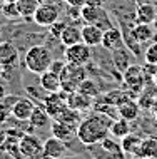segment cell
<instances>
[{"instance_id":"39","label":"cell","mask_w":157,"mask_h":159,"mask_svg":"<svg viewBox=\"0 0 157 159\" xmlns=\"http://www.w3.org/2000/svg\"><path fill=\"white\" fill-rule=\"evenodd\" d=\"M2 3H5V2H17V0H0Z\"/></svg>"},{"instance_id":"34","label":"cell","mask_w":157,"mask_h":159,"mask_svg":"<svg viewBox=\"0 0 157 159\" xmlns=\"http://www.w3.org/2000/svg\"><path fill=\"white\" fill-rule=\"evenodd\" d=\"M7 137H8V132L2 127V124H0V146L7 143Z\"/></svg>"},{"instance_id":"22","label":"cell","mask_w":157,"mask_h":159,"mask_svg":"<svg viewBox=\"0 0 157 159\" xmlns=\"http://www.w3.org/2000/svg\"><path fill=\"white\" fill-rule=\"evenodd\" d=\"M50 119L52 117H50V114L45 111L44 106H35V109H33L28 122H30V126L35 127V129H44L50 124Z\"/></svg>"},{"instance_id":"36","label":"cell","mask_w":157,"mask_h":159,"mask_svg":"<svg viewBox=\"0 0 157 159\" xmlns=\"http://www.w3.org/2000/svg\"><path fill=\"white\" fill-rule=\"evenodd\" d=\"M152 111H154V116H155V119H157V101L154 102V106H152Z\"/></svg>"},{"instance_id":"16","label":"cell","mask_w":157,"mask_h":159,"mask_svg":"<svg viewBox=\"0 0 157 159\" xmlns=\"http://www.w3.org/2000/svg\"><path fill=\"white\" fill-rule=\"evenodd\" d=\"M67 152V143L57 139L55 136H50L44 143V154L50 159H60Z\"/></svg>"},{"instance_id":"37","label":"cell","mask_w":157,"mask_h":159,"mask_svg":"<svg viewBox=\"0 0 157 159\" xmlns=\"http://www.w3.org/2000/svg\"><path fill=\"white\" fill-rule=\"evenodd\" d=\"M152 27H154V29H155V30H157V15H155V19H154V22H152Z\"/></svg>"},{"instance_id":"2","label":"cell","mask_w":157,"mask_h":159,"mask_svg":"<svg viewBox=\"0 0 157 159\" xmlns=\"http://www.w3.org/2000/svg\"><path fill=\"white\" fill-rule=\"evenodd\" d=\"M52 62H54V57H52L50 49L45 45H40V44L28 47L27 52H25V57H24V66L27 67V70L32 72V74H37V75L49 70Z\"/></svg>"},{"instance_id":"13","label":"cell","mask_w":157,"mask_h":159,"mask_svg":"<svg viewBox=\"0 0 157 159\" xmlns=\"http://www.w3.org/2000/svg\"><path fill=\"white\" fill-rule=\"evenodd\" d=\"M50 129H52V136L63 141V143H70L74 137H77V126H72V124H67L62 121H55L54 119Z\"/></svg>"},{"instance_id":"33","label":"cell","mask_w":157,"mask_h":159,"mask_svg":"<svg viewBox=\"0 0 157 159\" xmlns=\"http://www.w3.org/2000/svg\"><path fill=\"white\" fill-rule=\"evenodd\" d=\"M65 64H67V61H55V59H54L52 66H50V70H54V72H57V74H60V72L63 70V67H65Z\"/></svg>"},{"instance_id":"1","label":"cell","mask_w":157,"mask_h":159,"mask_svg":"<svg viewBox=\"0 0 157 159\" xmlns=\"http://www.w3.org/2000/svg\"><path fill=\"white\" fill-rule=\"evenodd\" d=\"M114 119L109 117L107 114L97 112L94 111L92 114H89L87 117H84L77 126V139L85 146L99 144L110 134V124Z\"/></svg>"},{"instance_id":"18","label":"cell","mask_w":157,"mask_h":159,"mask_svg":"<svg viewBox=\"0 0 157 159\" xmlns=\"http://www.w3.org/2000/svg\"><path fill=\"white\" fill-rule=\"evenodd\" d=\"M92 101H94L92 97L84 96V94L79 92V91H74V92L67 94V106H69L70 109H74V111H79V112L94 106V104H92Z\"/></svg>"},{"instance_id":"27","label":"cell","mask_w":157,"mask_h":159,"mask_svg":"<svg viewBox=\"0 0 157 159\" xmlns=\"http://www.w3.org/2000/svg\"><path fill=\"white\" fill-rule=\"evenodd\" d=\"M141 143H142V137L130 132V134H127L125 137H122L120 148H122V151H124V152L135 156V152L139 151V148H141Z\"/></svg>"},{"instance_id":"5","label":"cell","mask_w":157,"mask_h":159,"mask_svg":"<svg viewBox=\"0 0 157 159\" xmlns=\"http://www.w3.org/2000/svg\"><path fill=\"white\" fill-rule=\"evenodd\" d=\"M92 47H89L84 42H79L75 45L65 47L63 50V59L69 64H77V66H85L92 59Z\"/></svg>"},{"instance_id":"28","label":"cell","mask_w":157,"mask_h":159,"mask_svg":"<svg viewBox=\"0 0 157 159\" xmlns=\"http://www.w3.org/2000/svg\"><path fill=\"white\" fill-rule=\"evenodd\" d=\"M17 5H19V10L22 17H33L37 7L40 3H39V0H17Z\"/></svg>"},{"instance_id":"25","label":"cell","mask_w":157,"mask_h":159,"mask_svg":"<svg viewBox=\"0 0 157 159\" xmlns=\"http://www.w3.org/2000/svg\"><path fill=\"white\" fill-rule=\"evenodd\" d=\"M17 99H19V96H15V94H5L0 99V124H5L8 116L12 114V109H14Z\"/></svg>"},{"instance_id":"11","label":"cell","mask_w":157,"mask_h":159,"mask_svg":"<svg viewBox=\"0 0 157 159\" xmlns=\"http://www.w3.org/2000/svg\"><path fill=\"white\" fill-rule=\"evenodd\" d=\"M105 50H109V52H114V50H117L119 47L124 45V34L119 30L117 27H109L104 30V37H102V44Z\"/></svg>"},{"instance_id":"4","label":"cell","mask_w":157,"mask_h":159,"mask_svg":"<svg viewBox=\"0 0 157 159\" xmlns=\"http://www.w3.org/2000/svg\"><path fill=\"white\" fill-rule=\"evenodd\" d=\"M60 17V8H59L57 3L54 2H47V3H40L37 7L35 14H33V22L40 27H50L59 20Z\"/></svg>"},{"instance_id":"32","label":"cell","mask_w":157,"mask_h":159,"mask_svg":"<svg viewBox=\"0 0 157 159\" xmlns=\"http://www.w3.org/2000/svg\"><path fill=\"white\" fill-rule=\"evenodd\" d=\"M50 32H52L54 34V35L55 37H60V34H62V30H63V29H65V24H63V22H59V20H57V22H55L54 25H50Z\"/></svg>"},{"instance_id":"19","label":"cell","mask_w":157,"mask_h":159,"mask_svg":"<svg viewBox=\"0 0 157 159\" xmlns=\"http://www.w3.org/2000/svg\"><path fill=\"white\" fill-rule=\"evenodd\" d=\"M154 30L155 29L152 27L150 24H135L132 29H130L129 35L134 39L135 42H139V44H144V42H149L152 37H154Z\"/></svg>"},{"instance_id":"31","label":"cell","mask_w":157,"mask_h":159,"mask_svg":"<svg viewBox=\"0 0 157 159\" xmlns=\"http://www.w3.org/2000/svg\"><path fill=\"white\" fill-rule=\"evenodd\" d=\"M146 62L147 64H155L157 66V42H154V44H150L149 47H147L146 50Z\"/></svg>"},{"instance_id":"20","label":"cell","mask_w":157,"mask_h":159,"mask_svg":"<svg viewBox=\"0 0 157 159\" xmlns=\"http://www.w3.org/2000/svg\"><path fill=\"white\" fill-rule=\"evenodd\" d=\"M59 40H60V44L63 47L79 44V42H82V29L75 27V25H65V29L62 30Z\"/></svg>"},{"instance_id":"14","label":"cell","mask_w":157,"mask_h":159,"mask_svg":"<svg viewBox=\"0 0 157 159\" xmlns=\"http://www.w3.org/2000/svg\"><path fill=\"white\" fill-rule=\"evenodd\" d=\"M40 89L42 91H45L47 94L50 92H60L62 91V82H60V74H57V72L54 70H45L44 74H40Z\"/></svg>"},{"instance_id":"8","label":"cell","mask_w":157,"mask_h":159,"mask_svg":"<svg viewBox=\"0 0 157 159\" xmlns=\"http://www.w3.org/2000/svg\"><path fill=\"white\" fill-rule=\"evenodd\" d=\"M80 17L85 20V24L99 25L100 29H102L104 22L109 24L107 12H105L100 5H94V3H84L82 8H80Z\"/></svg>"},{"instance_id":"12","label":"cell","mask_w":157,"mask_h":159,"mask_svg":"<svg viewBox=\"0 0 157 159\" xmlns=\"http://www.w3.org/2000/svg\"><path fill=\"white\" fill-rule=\"evenodd\" d=\"M35 109V104H33L32 99L28 97H19L17 102L14 104V109H12V116L17 119V121H28L30 116Z\"/></svg>"},{"instance_id":"29","label":"cell","mask_w":157,"mask_h":159,"mask_svg":"<svg viewBox=\"0 0 157 159\" xmlns=\"http://www.w3.org/2000/svg\"><path fill=\"white\" fill-rule=\"evenodd\" d=\"M77 91L82 92L84 96H87V97H92V99H95V97L100 94L99 87H97V84L94 82V80H90V79H85V80H84V82L79 85Z\"/></svg>"},{"instance_id":"6","label":"cell","mask_w":157,"mask_h":159,"mask_svg":"<svg viewBox=\"0 0 157 159\" xmlns=\"http://www.w3.org/2000/svg\"><path fill=\"white\" fill-rule=\"evenodd\" d=\"M122 79H124V84L130 89V91H134L137 94L142 91L144 84H146L144 69L141 66H135V64H130V66L122 72Z\"/></svg>"},{"instance_id":"10","label":"cell","mask_w":157,"mask_h":159,"mask_svg":"<svg viewBox=\"0 0 157 159\" xmlns=\"http://www.w3.org/2000/svg\"><path fill=\"white\" fill-rule=\"evenodd\" d=\"M19 151L25 154L28 159H33L37 154H40L44 151V143L37 136L27 132V134L20 136V139H19Z\"/></svg>"},{"instance_id":"21","label":"cell","mask_w":157,"mask_h":159,"mask_svg":"<svg viewBox=\"0 0 157 159\" xmlns=\"http://www.w3.org/2000/svg\"><path fill=\"white\" fill-rule=\"evenodd\" d=\"M137 159H157V137H146L142 139L141 148L135 152Z\"/></svg>"},{"instance_id":"17","label":"cell","mask_w":157,"mask_h":159,"mask_svg":"<svg viewBox=\"0 0 157 159\" xmlns=\"http://www.w3.org/2000/svg\"><path fill=\"white\" fill-rule=\"evenodd\" d=\"M119 111V117H124L127 121H134V119L139 117V112H141V104L135 102L134 99L127 97L125 101H122L120 104L117 106Z\"/></svg>"},{"instance_id":"38","label":"cell","mask_w":157,"mask_h":159,"mask_svg":"<svg viewBox=\"0 0 157 159\" xmlns=\"http://www.w3.org/2000/svg\"><path fill=\"white\" fill-rule=\"evenodd\" d=\"M47 2H52V0H39V3H47Z\"/></svg>"},{"instance_id":"30","label":"cell","mask_w":157,"mask_h":159,"mask_svg":"<svg viewBox=\"0 0 157 159\" xmlns=\"http://www.w3.org/2000/svg\"><path fill=\"white\" fill-rule=\"evenodd\" d=\"M2 14L5 19H17V17H22L19 10V5L17 2H5L2 3Z\"/></svg>"},{"instance_id":"15","label":"cell","mask_w":157,"mask_h":159,"mask_svg":"<svg viewBox=\"0 0 157 159\" xmlns=\"http://www.w3.org/2000/svg\"><path fill=\"white\" fill-rule=\"evenodd\" d=\"M104 37V29H100L99 25L94 24H85L82 27V42L87 44L89 47H97L102 44Z\"/></svg>"},{"instance_id":"3","label":"cell","mask_w":157,"mask_h":159,"mask_svg":"<svg viewBox=\"0 0 157 159\" xmlns=\"http://www.w3.org/2000/svg\"><path fill=\"white\" fill-rule=\"evenodd\" d=\"M87 79L85 66H77V64H65L63 70L60 72V82L63 92H74L79 89V85Z\"/></svg>"},{"instance_id":"7","label":"cell","mask_w":157,"mask_h":159,"mask_svg":"<svg viewBox=\"0 0 157 159\" xmlns=\"http://www.w3.org/2000/svg\"><path fill=\"white\" fill-rule=\"evenodd\" d=\"M20 52L12 42H0V67L5 70H12L19 66Z\"/></svg>"},{"instance_id":"24","label":"cell","mask_w":157,"mask_h":159,"mask_svg":"<svg viewBox=\"0 0 157 159\" xmlns=\"http://www.w3.org/2000/svg\"><path fill=\"white\" fill-rule=\"evenodd\" d=\"M112 59H114V66L117 67V70L124 72L127 67L130 66V50L125 45L119 47L117 50L112 52Z\"/></svg>"},{"instance_id":"9","label":"cell","mask_w":157,"mask_h":159,"mask_svg":"<svg viewBox=\"0 0 157 159\" xmlns=\"http://www.w3.org/2000/svg\"><path fill=\"white\" fill-rule=\"evenodd\" d=\"M42 101H44V104H42V106H44L45 111L50 114V117L55 119L67 107V92H63V91H60V92H50L49 96H45Z\"/></svg>"},{"instance_id":"26","label":"cell","mask_w":157,"mask_h":159,"mask_svg":"<svg viewBox=\"0 0 157 159\" xmlns=\"http://www.w3.org/2000/svg\"><path fill=\"white\" fill-rule=\"evenodd\" d=\"M110 134L116 139H122L127 134H130V121H127L124 117L114 119L112 124H110Z\"/></svg>"},{"instance_id":"35","label":"cell","mask_w":157,"mask_h":159,"mask_svg":"<svg viewBox=\"0 0 157 159\" xmlns=\"http://www.w3.org/2000/svg\"><path fill=\"white\" fill-rule=\"evenodd\" d=\"M3 96H5V85L0 84V99H2Z\"/></svg>"},{"instance_id":"23","label":"cell","mask_w":157,"mask_h":159,"mask_svg":"<svg viewBox=\"0 0 157 159\" xmlns=\"http://www.w3.org/2000/svg\"><path fill=\"white\" fill-rule=\"evenodd\" d=\"M155 15H157V10L152 3H141L137 7V10H135V20H137V24H150L152 25Z\"/></svg>"}]
</instances>
